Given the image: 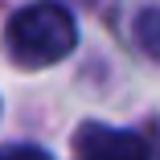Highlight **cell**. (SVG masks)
Returning a JSON list of instances; mask_svg holds the SVG:
<instances>
[{
	"mask_svg": "<svg viewBox=\"0 0 160 160\" xmlns=\"http://www.w3.org/2000/svg\"><path fill=\"white\" fill-rule=\"evenodd\" d=\"M8 58L25 70H41L62 62L78 45V25L62 4H29L21 8L4 29Z\"/></svg>",
	"mask_w": 160,
	"mask_h": 160,
	"instance_id": "obj_1",
	"label": "cell"
},
{
	"mask_svg": "<svg viewBox=\"0 0 160 160\" xmlns=\"http://www.w3.org/2000/svg\"><path fill=\"white\" fill-rule=\"evenodd\" d=\"M74 156L78 160H148V144L136 132L107 123H82L74 136Z\"/></svg>",
	"mask_w": 160,
	"mask_h": 160,
	"instance_id": "obj_2",
	"label": "cell"
},
{
	"mask_svg": "<svg viewBox=\"0 0 160 160\" xmlns=\"http://www.w3.org/2000/svg\"><path fill=\"white\" fill-rule=\"evenodd\" d=\"M136 41H140L144 53L160 58V8H148V12L136 17Z\"/></svg>",
	"mask_w": 160,
	"mask_h": 160,
	"instance_id": "obj_3",
	"label": "cell"
},
{
	"mask_svg": "<svg viewBox=\"0 0 160 160\" xmlns=\"http://www.w3.org/2000/svg\"><path fill=\"white\" fill-rule=\"evenodd\" d=\"M0 160H53V156L33 144H8V148H0Z\"/></svg>",
	"mask_w": 160,
	"mask_h": 160,
	"instance_id": "obj_4",
	"label": "cell"
}]
</instances>
